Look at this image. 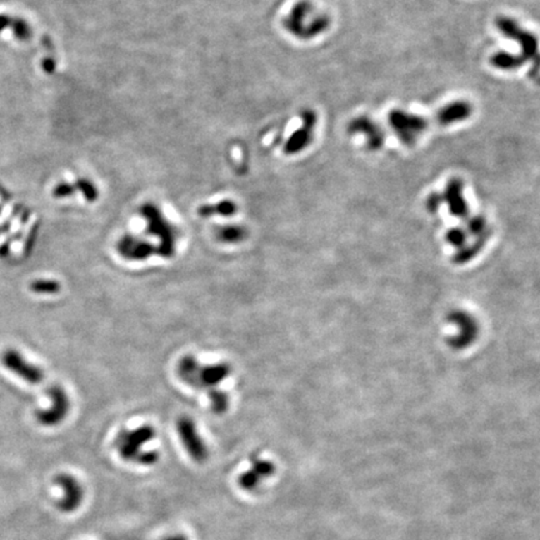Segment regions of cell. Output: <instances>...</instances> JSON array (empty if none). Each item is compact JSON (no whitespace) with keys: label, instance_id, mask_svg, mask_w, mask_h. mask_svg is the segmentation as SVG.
Masks as SVG:
<instances>
[{"label":"cell","instance_id":"cell-14","mask_svg":"<svg viewBox=\"0 0 540 540\" xmlns=\"http://www.w3.org/2000/svg\"><path fill=\"white\" fill-rule=\"evenodd\" d=\"M11 29L13 34H14V37L18 40H20V42H28L29 39L32 38V35H33L30 25L23 18L13 17Z\"/></svg>","mask_w":540,"mask_h":540},{"label":"cell","instance_id":"cell-21","mask_svg":"<svg viewBox=\"0 0 540 540\" xmlns=\"http://www.w3.org/2000/svg\"><path fill=\"white\" fill-rule=\"evenodd\" d=\"M163 540H188V538L185 535L183 534H173L166 536V538H164Z\"/></svg>","mask_w":540,"mask_h":540},{"label":"cell","instance_id":"cell-8","mask_svg":"<svg viewBox=\"0 0 540 540\" xmlns=\"http://www.w3.org/2000/svg\"><path fill=\"white\" fill-rule=\"evenodd\" d=\"M349 133L363 134L367 140V147L372 152L381 149L386 143V132L383 128L368 116H358L349 124Z\"/></svg>","mask_w":540,"mask_h":540},{"label":"cell","instance_id":"cell-4","mask_svg":"<svg viewBox=\"0 0 540 540\" xmlns=\"http://www.w3.org/2000/svg\"><path fill=\"white\" fill-rule=\"evenodd\" d=\"M1 363L13 374L22 378L23 381H27L29 384L37 386L44 381L43 369L34 364L28 363L27 359L24 358L16 349H8L6 352H4V354L1 355Z\"/></svg>","mask_w":540,"mask_h":540},{"label":"cell","instance_id":"cell-2","mask_svg":"<svg viewBox=\"0 0 540 540\" xmlns=\"http://www.w3.org/2000/svg\"><path fill=\"white\" fill-rule=\"evenodd\" d=\"M388 123L398 139L407 147H413L428 129V121L424 116L403 109H393L388 114Z\"/></svg>","mask_w":540,"mask_h":540},{"label":"cell","instance_id":"cell-16","mask_svg":"<svg viewBox=\"0 0 540 540\" xmlns=\"http://www.w3.org/2000/svg\"><path fill=\"white\" fill-rule=\"evenodd\" d=\"M75 192V185L72 184H68V183H61L58 184L54 190H53V195L56 198H66V197H70Z\"/></svg>","mask_w":540,"mask_h":540},{"label":"cell","instance_id":"cell-17","mask_svg":"<svg viewBox=\"0 0 540 540\" xmlns=\"http://www.w3.org/2000/svg\"><path fill=\"white\" fill-rule=\"evenodd\" d=\"M443 200H441V194H430L429 198L427 200V205L430 211H436V209L441 207Z\"/></svg>","mask_w":540,"mask_h":540},{"label":"cell","instance_id":"cell-10","mask_svg":"<svg viewBox=\"0 0 540 540\" xmlns=\"http://www.w3.org/2000/svg\"><path fill=\"white\" fill-rule=\"evenodd\" d=\"M473 114V105L467 100H455L436 111V121L441 127H449L467 121Z\"/></svg>","mask_w":540,"mask_h":540},{"label":"cell","instance_id":"cell-20","mask_svg":"<svg viewBox=\"0 0 540 540\" xmlns=\"http://www.w3.org/2000/svg\"><path fill=\"white\" fill-rule=\"evenodd\" d=\"M13 17L6 16V14H0V33L4 32L6 29H11Z\"/></svg>","mask_w":540,"mask_h":540},{"label":"cell","instance_id":"cell-7","mask_svg":"<svg viewBox=\"0 0 540 540\" xmlns=\"http://www.w3.org/2000/svg\"><path fill=\"white\" fill-rule=\"evenodd\" d=\"M178 434L180 436L183 446L188 454L197 463H204L208 459V448L203 438L199 436L198 430L189 419H183L178 424Z\"/></svg>","mask_w":540,"mask_h":540},{"label":"cell","instance_id":"cell-19","mask_svg":"<svg viewBox=\"0 0 540 540\" xmlns=\"http://www.w3.org/2000/svg\"><path fill=\"white\" fill-rule=\"evenodd\" d=\"M42 68L47 74H53L56 70V61L53 58H45L44 61H42Z\"/></svg>","mask_w":540,"mask_h":540},{"label":"cell","instance_id":"cell-9","mask_svg":"<svg viewBox=\"0 0 540 540\" xmlns=\"http://www.w3.org/2000/svg\"><path fill=\"white\" fill-rule=\"evenodd\" d=\"M513 40H515L520 45L522 58L524 61L532 63L529 77H536L540 72L539 40L532 32H528L523 28H520Z\"/></svg>","mask_w":540,"mask_h":540},{"label":"cell","instance_id":"cell-6","mask_svg":"<svg viewBox=\"0 0 540 540\" xmlns=\"http://www.w3.org/2000/svg\"><path fill=\"white\" fill-rule=\"evenodd\" d=\"M276 465L273 462L263 458L254 457L250 468L238 478V485L244 491H257L265 480L276 474Z\"/></svg>","mask_w":540,"mask_h":540},{"label":"cell","instance_id":"cell-18","mask_svg":"<svg viewBox=\"0 0 540 540\" xmlns=\"http://www.w3.org/2000/svg\"><path fill=\"white\" fill-rule=\"evenodd\" d=\"M464 233L463 231H459V229H453L448 234V239L449 242H452L453 244H462L464 242Z\"/></svg>","mask_w":540,"mask_h":540},{"label":"cell","instance_id":"cell-3","mask_svg":"<svg viewBox=\"0 0 540 540\" xmlns=\"http://www.w3.org/2000/svg\"><path fill=\"white\" fill-rule=\"evenodd\" d=\"M51 400V407L39 409L35 412V418L39 424L44 427H56L64 420L69 412V399L64 389L59 386H50L47 391Z\"/></svg>","mask_w":540,"mask_h":540},{"label":"cell","instance_id":"cell-23","mask_svg":"<svg viewBox=\"0 0 540 540\" xmlns=\"http://www.w3.org/2000/svg\"><path fill=\"white\" fill-rule=\"evenodd\" d=\"M0 211H1V209H0Z\"/></svg>","mask_w":540,"mask_h":540},{"label":"cell","instance_id":"cell-12","mask_svg":"<svg viewBox=\"0 0 540 540\" xmlns=\"http://www.w3.org/2000/svg\"><path fill=\"white\" fill-rule=\"evenodd\" d=\"M527 61H524L522 56H515L512 53H507V51H498L494 56L491 58V66L496 68V69H501L504 72H512L515 69H519L522 66H525Z\"/></svg>","mask_w":540,"mask_h":540},{"label":"cell","instance_id":"cell-15","mask_svg":"<svg viewBox=\"0 0 540 540\" xmlns=\"http://www.w3.org/2000/svg\"><path fill=\"white\" fill-rule=\"evenodd\" d=\"M75 189L80 190L84 194V197L88 199L89 202H93L94 199L97 198L95 188L93 187L92 183L85 180V179H79L77 185H75Z\"/></svg>","mask_w":540,"mask_h":540},{"label":"cell","instance_id":"cell-13","mask_svg":"<svg viewBox=\"0 0 540 540\" xmlns=\"http://www.w3.org/2000/svg\"><path fill=\"white\" fill-rule=\"evenodd\" d=\"M30 290L42 295H53L61 292V284L54 279H35L30 283Z\"/></svg>","mask_w":540,"mask_h":540},{"label":"cell","instance_id":"cell-1","mask_svg":"<svg viewBox=\"0 0 540 540\" xmlns=\"http://www.w3.org/2000/svg\"><path fill=\"white\" fill-rule=\"evenodd\" d=\"M154 438L155 431L152 427L123 430L116 436V452L125 462L143 467L154 465L158 463L159 453L154 449H147V446L154 441Z\"/></svg>","mask_w":540,"mask_h":540},{"label":"cell","instance_id":"cell-5","mask_svg":"<svg viewBox=\"0 0 540 540\" xmlns=\"http://www.w3.org/2000/svg\"><path fill=\"white\" fill-rule=\"evenodd\" d=\"M54 481L63 489V496L56 504L58 509L63 513L75 512L82 505L85 494L82 483L70 474L56 475Z\"/></svg>","mask_w":540,"mask_h":540},{"label":"cell","instance_id":"cell-11","mask_svg":"<svg viewBox=\"0 0 540 540\" xmlns=\"http://www.w3.org/2000/svg\"><path fill=\"white\" fill-rule=\"evenodd\" d=\"M441 200L447 203L449 211L455 216H465L468 213V205L463 195V182L458 178H452L448 182L446 192L441 194Z\"/></svg>","mask_w":540,"mask_h":540},{"label":"cell","instance_id":"cell-22","mask_svg":"<svg viewBox=\"0 0 540 540\" xmlns=\"http://www.w3.org/2000/svg\"><path fill=\"white\" fill-rule=\"evenodd\" d=\"M9 253V243H6L3 247H0V257H6Z\"/></svg>","mask_w":540,"mask_h":540}]
</instances>
